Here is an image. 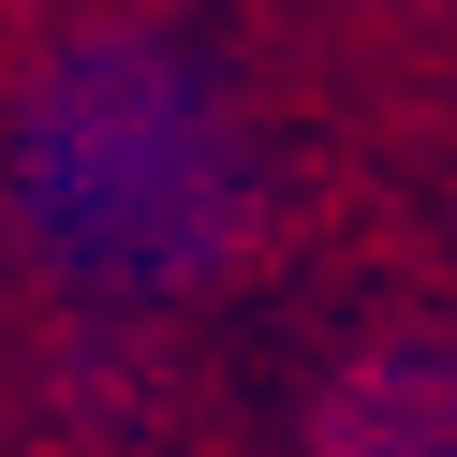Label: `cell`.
Instances as JSON below:
<instances>
[{"mask_svg": "<svg viewBox=\"0 0 457 457\" xmlns=\"http://www.w3.org/2000/svg\"><path fill=\"white\" fill-rule=\"evenodd\" d=\"M0 237L89 325H162L221 295L266 237V119L237 60L178 15H89L0 104Z\"/></svg>", "mask_w": 457, "mask_h": 457, "instance_id": "6da1fadb", "label": "cell"}, {"mask_svg": "<svg viewBox=\"0 0 457 457\" xmlns=\"http://www.w3.org/2000/svg\"><path fill=\"white\" fill-rule=\"evenodd\" d=\"M325 457H457V354H369L325 398Z\"/></svg>", "mask_w": 457, "mask_h": 457, "instance_id": "7a4b0ae2", "label": "cell"}]
</instances>
